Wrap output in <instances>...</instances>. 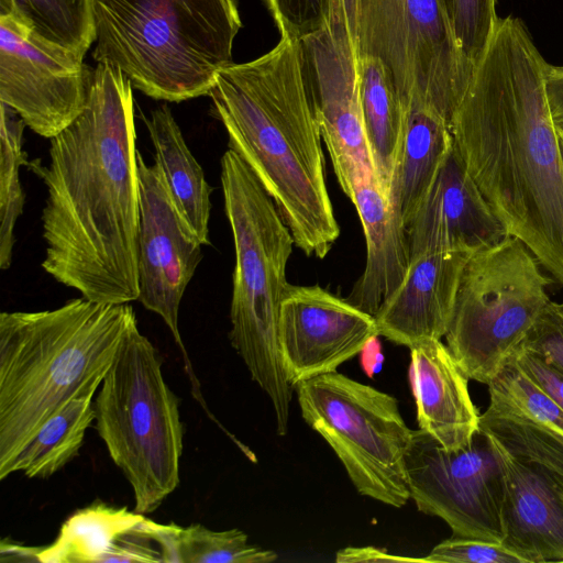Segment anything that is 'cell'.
<instances>
[{
	"label": "cell",
	"mask_w": 563,
	"mask_h": 563,
	"mask_svg": "<svg viewBox=\"0 0 563 563\" xmlns=\"http://www.w3.org/2000/svg\"><path fill=\"white\" fill-rule=\"evenodd\" d=\"M128 303L84 297L0 314V479L43 423L71 398L97 393L130 325Z\"/></svg>",
	"instance_id": "277c9868"
},
{
	"label": "cell",
	"mask_w": 563,
	"mask_h": 563,
	"mask_svg": "<svg viewBox=\"0 0 563 563\" xmlns=\"http://www.w3.org/2000/svg\"><path fill=\"white\" fill-rule=\"evenodd\" d=\"M492 440L505 476L501 542L528 563L563 562V481Z\"/></svg>",
	"instance_id": "d6986e66"
},
{
	"label": "cell",
	"mask_w": 563,
	"mask_h": 563,
	"mask_svg": "<svg viewBox=\"0 0 563 563\" xmlns=\"http://www.w3.org/2000/svg\"><path fill=\"white\" fill-rule=\"evenodd\" d=\"M0 126V268L5 271L12 263L14 229L25 205L20 168L29 161L22 148L26 124L4 103Z\"/></svg>",
	"instance_id": "f1b7e54d"
},
{
	"label": "cell",
	"mask_w": 563,
	"mask_h": 563,
	"mask_svg": "<svg viewBox=\"0 0 563 563\" xmlns=\"http://www.w3.org/2000/svg\"><path fill=\"white\" fill-rule=\"evenodd\" d=\"M520 346L541 354L563 371V301H549Z\"/></svg>",
	"instance_id": "d6a6232c"
},
{
	"label": "cell",
	"mask_w": 563,
	"mask_h": 563,
	"mask_svg": "<svg viewBox=\"0 0 563 563\" xmlns=\"http://www.w3.org/2000/svg\"><path fill=\"white\" fill-rule=\"evenodd\" d=\"M280 36L302 40L327 27L334 0H265Z\"/></svg>",
	"instance_id": "4dcf8cb0"
},
{
	"label": "cell",
	"mask_w": 563,
	"mask_h": 563,
	"mask_svg": "<svg viewBox=\"0 0 563 563\" xmlns=\"http://www.w3.org/2000/svg\"><path fill=\"white\" fill-rule=\"evenodd\" d=\"M220 178L235 256L229 339L271 399L277 434L286 435L294 387L283 364L278 323L295 240L272 197L231 148L221 157Z\"/></svg>",
	"instance_id": "8992f818"
},
{
	"label": "cell",
	"mask_w": 563,
	"mask_h": 563,
	"mask_svg": "<svg viewBox=\"0 0 563 563\" xmlns=\"http://www.w3.org/2000/svg\"><path fill=\"white\" fill-rule=\"evenodd\" d=\"M144 518L143 514L126 507L95 501L74 512L62 525L53 543L40 547L37 560L43 563H102L118 540Z\"/></svg>",
	"instance_id": "d4e9b609"
},
{
	"label": "cell",
	"mask_w": 563,
	"mask_h": 563,
	"mask_svg": "<svg viewBox=\"0 0 563 563\" xmlns=\"http://www.w3.org/2000/svg\"><path fill=\"white\" fill-rule=\"evenodd\" d=\"M405 131L388 196L405 227L432 187L453 148L446 120L422 102L407 106Z\"/></svg>",
	"instance_id": "7402d4cb"
},
{
	"label": "cell",
	"mask_w": 563,
	"mask_h": 563,
	"mask_svg": "<svg viewBox=\"0 0 563 563\" xmlns=\"http://www.w3.org/2000/svg\"><path fill=\"white\" fill-rule=\"evenodd\" d=\"M544 90L553 121L563 128V66L547 64Z\"/></svg>",
	"instance_id": "d590c367"
},
{
	"label": "cell",
	"mask_w": 563,
	"mask_h": 563,
	"mask_svg": "<svg viewBox=\"0 0 563 563\" xmlns=\"http://www.w3.org/2000/svg\"><path fill=\"white\" fill-rule=\"evenodd\" d=\"M139 298L144 308L158 314L181 349L178 316L186 288L202 261V242L178 211L161 168L147 164L137 151Z\"/></svg>",
	"instance_id": "4fadbf2b"
},
{
	"label": "cell",
	"mask_w": 563,
	"mask_h": 563,
	"mask_svg": "<svg viewBox=\"0 0 563 563\" xmlns=\"http://www.w3.org/2000/svg\"><path fill=\"white\" fill-rule=\"evenodd\" d=\"M129 78L98 63L84 111L26 166L46 187L43 269L102 303L139 298V180Z\"/></svg>",
	"instance_id": "6da1fadb"
},
{
	"label": "cell",
	"mask_w": 563,
	"mask_h": 563,
	"mask_svg": "<svg viewBox=\"0 0 563 563\" xmlns=\"http://www.w3.org/2000/svg\"><path fill=\"white\" fill-rule=\"evenodd\" d=\"M162 364L134 321L93 400L98 434L133 489L134 511L143 515L156 510L179 484L184 430Z\"/></svg>",
	"instance_id": "52a82bcc"
},
{
	"label": "cell",
	"mask_w": 563,
	"mask_h": 563,
	"mask_svg": "<svg viewBox=\"0 0 563 563\" xmlns=\"http://www.w3.org/2000/svg\"><path fill=\"white\" fill-rule=\"evenodd\" d=\"M40 547H26L19 545L15 542H11L9 539H2L0 545L1 561H26V562H38L37 553Z\"/></svg>",
	"instance_id": "f35d334b"
},
{
	"label": "cell",
	"mask_w": 563,
	"mask_h": 563,
	"mask_svg": "<svg viewBox=\"0 0 563 563\" xmlns=\"http://www.w3.org/2000/svg\"><path fill=\"white\" fill-rule=\"evenodd\" d=\"M154 147V159L162 170L170 196L203 245L210 244L209 220L212 188L168 106L142 114Z\"/></svg>",
	"instance_id": "603a6c76"
},
{
	"label": "cell",
	"mask_w": 563,
	"mask_h": 563,
	"mask_svg": "<svg viewBox=\"0 0 563 563\" xmlns=\"http://www.w3.org/2000/svg\"><path fill=\"white\" fill-rule=\"evenodd\" d=\"M358 56L383 63L406 108L426 103L449 125L474 73L439 0H360Z\"/></svg>",
	"instance_id": "30bf717a"
},
{
	"label": "cell",
	"mask_w": 563,
	"mask_h": 563,
	"mask_svg": "<svg viewBox=\"0 0 563 563\" xmlns=\"http://www.w3.org/2000/svg\"><path fill=\"white\" fill-rule=\"evenodd\" d=\"M515 362L556 405L563 409V371L541 354L519 347Z\"/></svg>",
	"instance_id": "836d02e7"
},
{
	"label": "cell",
	"mask_w": 563,
	"mask_h": 563,
	"mask_svg": "<svg viewBox=\"0 0 563 563\" xmlns=\"http://www.w3.org/2000/svg\"><path fill=\"white\" fill-rule=\"evenodd\" d=\"M357 74L364 129L374 170L388 192L401 147L407 109L379 59L358 56Z\"/></svg>",
	"instance_id": "cb8c5ba5"
},
{
	"label": "cell",
	"mask_w": 563,
	"mask_h": 563,
	"mask_svg": "<svg viewBox=\"0 0 563 563\" xmlns=\"http://www.w3.org/2000/svg\"><path fill=\"white\" fill-rule=\"evenodd\" d=\"M0 14L81 57L95 42L92 0H0Z\"/></svg>",
	"instance_id": "83f0119b"
},
{
	"label": "cell",
	"mask_w": 563,
	"mask_h": 563,
	"mask_svg": "<svg viewBox=\"0 0 563 563\" xmlns=\"http://www.w3.org/2000/svg\"><path fill=\"white\" fill-rule=\"evenodd\" d=\"M289 384L336 372L378 335L374 316L320 286L289 285L278 323Z\"/></svg>",
	"instance_id": "9a60e30c"
},
{
	"label": "cell",
	"mask_w": 563,
	"mask_h": 563,
	"mask_svg": "<svg viewBox=\"0 0 563 563\" xmlns=\"http://www.w3.org/2000/svg\"><path fill=\"white\" fill-rule=\"evenodd\" d=\"M360 0H334L331 25L342 26L349 36L353 52L357 56V24ZM329 24V25H330Z\"/></svg>",
	"instance_id": "8d00e7d4"
},
{
	"label": "cell",
	"mask_w": 563,
	"mask_h": 563,
	"mask_svg": "<svg viewBox=\"0 0 563 563\" xmlns=\"http://www.w3.org/2000/svg\"><path fill=\"white\" fill-rule=\"evenodd\" d=\"M95 68L11 15L0 14V101L52 139L86 108Z\"/></svg>",
	"instance_id": "7c38bea8"
},
{
	"label": "cell",
	"mask_w": 563,
	"mask_h": 563,
	"mask_svg": "<svg viewBox=\"0 0 563 563\" xmlns=\"http://www.w3.org/2000/svg\"><path fill=\"white\" fill-rule=\"evenodd\" d=\"M229 148L253 170L295 245L323 258L340 235L325 183L321 131L303 73L300 41L218 71L209 95Z\"/></svg>",
	"instance_id": "3957f363"
},
{
	"label": "cell",
	"mask_w": 563,
	"mask_h": 563,
	"mask_svg": "<svg viewBox=\"0 0 563 563\" xmlns=\"http://www.w3.org/2000/svg\"><path fill=\"white\" fill-rule=\"evenodd\" d=\"M487 386L479 430L516 459L563 481V409L512 361Z\"/></svg>",
	"instance_id": "2e32d148"
},
{
	"label": "cell",
	"mask_w": 563,
	"mask_h": 563,
	"mask_svg": "<svg viewBox=\"0 0 563 563\" xmlns=\"http://www.w3.org/2000/svg\"><path fill=\"white\" fill-rule=\"evenodd\" d=\"M406 476L418 510L441 518L453 536L503 541L504 468L493 440L479 429L455 450L412 430Z\"/></svg>",
	"instance_id": "8fae6325"
},
{
	"label": "cell",
	"mask_w": 563,
	"mask_h": 563,
	"mask_svg": "<svg viewBox=\"0 0 563 563\" xmlns=\"http://www.w3.org/2000/svg\"><path fill=\"white\" fill-rule=\"evenodd\" d=\"M465 58L475 68L497 27L496 0H439Z\"/></svg>",
	"instance_id": "f546056e"
},
{
	"label": "cell",
	"mask_w": 563,
	"mask_h": 563,
	"mask_svg": "<svg viewBox=\"0 0 563 563\" xmlns=\"http://www.w3.org/2000/svg\"><path fill=\"white\" fill-rule=\"evenodd\" d=\"M468 380L441 340L410 347L409 382L419 429L450 450L466 446L479 429Z\"/></svg>",
	"instance_id": "44dd1931"
},
{
	"label": "cell",
	"mask_w": 563,
	"mask_h": 563,
	"mask_svg": "<svg viewBox=\"0 0 563 563\" xmlns=\"http://www.w3.org/2000/svg\"><path fill=\"white\" fill-rule=\"evenodd\" d=\"M383 363L382 343L378 335L372 336L360 352L361 367L368 377H373L380 372Z\"/></svg>",
	"instance_id": "74e56055"
},
{
	"label": "cell",
	"mask_w": 563,
	"mask_h": 563,
	"mask_svg": "<svg viewBox=\"0 0 563 563\" xmlns=\"http://www.w3.org/2000/svg\"><path fill=\"white\" fill-rule=\"evenodd\" d=\"M141 530L158 545L163 562L178 563H271L278 555L250 544L239 529L214 531L195 523L180 527L144 518Z\"/></svg>",
	"instance_id": "484cf974"
},
{
	"label": "cell",
	"mask_w": 563,
	"mask_h": 563,
	"mask_svg": "<svg viewBox=\"0 0 563 563\" xmlns=\"http://www.w3.org/2000/svg\"><path fill=\"white\" fill-rule=\"evenodd\" d=\"M336 563H360V562H427L424 558H409L390 554L385 549L373 545L346 547L335 554Z\"/></svg>",
	"instance_id": "e575fe53"
},
{
	"label": "cell",
	"mask_w": 563,
	"mask_h": 563,
	"mask_svg": "<svg viewBox=\"0 0 563 563\" xmlns=\"http://www.w3.org/2000/svg\"><path fill=\"white\" fill-rule=\"evenodd\" d=\"M406 231L410 257L428 251L473 253L508 234L454 147Z\"/></svg>",
	"instance_id": "e0dca14e"
},
{
	"label": "cell",
	"mask_w": 563,
	"mask_h": 563,
	"mask_svg": "<svg viewBox=\"0 0 563 563\" xmlns=\"http://www.w3.org/2000/svg\"><path fill=\"white\" fill-rule=\"evenodd\" d=\"M470 255L428 251L411 256L404 279L374 316L378 335L409 349L441 340L448 331Z\"/></svg>",
	"instance_id": "ac0fdd59"
},
{
	"label": "cell",
	"mask_w": 563,
	"mask_h": 563,
	"mask_svg": "<svg viewBox=\"0 0 563 563\" xmlns=\"http://www.w3.org/2000/svg\"><path fill=\"white\" fill-rule=\"evenodd\" d=\"M303 73L322 141L344 194L362 168L374 170L366 140L357 56L346 31L328 25L300 40ZM375 172V170H374Z\"/></svg>",
	"instance_id": "5bb4252c"
},
{
	"label": "cell",
	"mask_w": 563,
	"mask_h": 563,
	"mask_svg": "<svg viewBox=\"0 0 563 563\" xmlns=\"http://www.w3.org/2000/svg\"><path fill=\"white\" fill-rule=\"evenodd\" d=\"M558 132H559V137H560L562 155H563V128L558 125Z\"/></svg>",
	"instance_id": "ab89813d"
},
{
	"label": "cell",
	"mask_w": 563,
	"mask_h": 563,
	"mask_svg": "<svg viewBox=\"0 0 563 563\" xmlns=\"http://www.w3.org/2000/svg\"><path fill=\"white\" fill-rule=\"evenodd\" d=\"M433 563H528L503 542L453 536L424 558Z\"/></svg>",
	"instance_id": "1f68e13d"
},
{
	"label": "cell",
	"mask_w": 563,
	"mask_h": 563,
	"mask_svg": "<svg viewBox=\"0 0 563 563\" xmlns=\"http://www.w3.org/2000/svg\"><path fill=\"white\" fill-rule=\"evenodd\" d=\"M295 388L303 420L334 451L355 489L388 506L406 505V453L412 430L397 399L338 372Z\"/></svg>",
	"instance_id": "9c48e42d"
},
{
	"label": "cell",
	"mask_w": 563,
	"mask_h": 563,
	"mask_svg": "<svg viewBox=\"0 0 563 563\" xmlns=\"http://www.w3.org/2000/svg\"><path fill=\"white\" fill-rule=\"evenodd\" d=\"M345 195L356 208L366 242L364 271L346 299L375 316L407 273L410 263L407 231L373 169L356 173Z\"/></svg>",
	"instance_id": "ffe728a7"
},
{
	"label": "cell",
	"mask_w": 563,
	"mask_h": 563,
	"mask_svg": "<svg viewBox=\"0 0 563 563\" xmlns=\"http://www.w3.org/2000/svg\"><path fill=\"white\" fill-rule=\"evenodd\" d=\"M95 395L76 396L52 415L16 457L12 474L22 472L29 478H47L73 461L95 421Z\"/></svg>",
	"instance_id": "4316f807"
},
{
	"label": "cell",
	"mask_w": 563,
	"mask_h": 563,
	"mask_svg": "<svg viewBox=\"0 0 563 563\" xmlns=\"http://www.w3.org/2000/svg\"><path fill=\"white\" fill-rule=\"evenodd\" d=\"M517 238L477 250L461 274L446 346L468 379L488 385L549 303L552 280Z\"/></svg>",
	"instance_id": "ba28073f"
},
{
	"label": "cell",
	"mask_w": 563,
	"mask_h": 563,
	"mask_svg": "<svg viewBox=\"0 0 563 563\" xmlns=\"http://www.w3.org/2000/svg\"><path fill=\"white\" fill-rule=\"evenodd\" d=\"M98 63L120 69L147 97L208 96L232 64L242 27L236 0H92Z\"/></svg>",
	"instance_id": "5b68a950"
},
{
	"label": "cell",
	"mask_w": 563,
	"mask_h": 563,
	"mask_svg": "<svg viewBox=\"0 0 563 563\" xmlns=\"http://www.w3.org/2000/svg\"><path fill=\"white\" fill-rule=\"evenodd\" d=\"M547 62L518 18H499L451 121L453 147L508 234L563 287V155Z\"/></svg>",
	"instance_id": "7a4b0ae2"
}]
</instances>
